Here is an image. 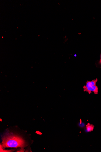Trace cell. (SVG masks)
Here are the masks:
<instances>
[{
	"label": "cell",
	"mask_w": 101,
	"mask_h": 152,
	"mask_svg": "<svg viewBox=\"0 0 101 152\" xmlns=\"http://www.w3.org/2000/svg\"><path fill=\"white\" fill-rule=\"evenodd\" d=\"M2 147L4 148H23L27 145L26 143L21 137L10 134L4 137L3 139Z\"/></svg>",
	"instance_id": "6da1fadb"
},
{
	"label": "cell",
	"mask_w": 101,
	"mask_h": 152,
	"mask_svg": "<svg viewBox=\"0 0 101 152\" xmlns=\"http://www.w3.org/2000/svg\"><path fill=\"white\" fill-rule=\"evenodd\" d=\"M98 80L97 78L92 81H87L86 82V85L83 87L84 91L89 87L96 86V83Z\"/></svg>",
	"instance_id": "7a4b0ae2"
},
{
	"label": "cell",
	"mask_w": 101,
	"mask_h": 152,
	"mask_svg": "<svg viewBox=\"0 0 101 152\" xmlns=\"http://www.w3.org/2000/svg\"><path fill=\"white\" fill-rule=\"evenodd\" d=\"M84 91L88 92L89 94L92 93V92L95 94H97L98 93V88L97 86H91L86 88Z\"/></svg>",
	"instance_id": "3957f363"
},
{
	"label": "cell",
	"mask_w": 101,
	"mask_h": 152,
	"mask_svg": "<svg viewBox=\"0 0 101 152\" xmlns=\"http://www.w3.org/2000/svg\"><path fill=\"white\" fill-rule=\"evenodd\" d=\"M94 126L88 123L87 125H86V130L88 132H91L94 130Z\"/></svg>",
	"instance_id": "277c9868"
},
{
	"label": "cell",
	"mask_w": 101,
	"mask_h": 152,
	"mask_svg": "<svg viewBox=\"0 0 101 152\" xmlns=\"http://www.w3.org/2000/svg\"><path fill=\"white\" fill-rule=\"evenodd\" d=\"M99 63L100 64H101V55H100V60L99 61Z\"/></svg>",
	"instance_id": "5b68a950"
}]
</instances>
